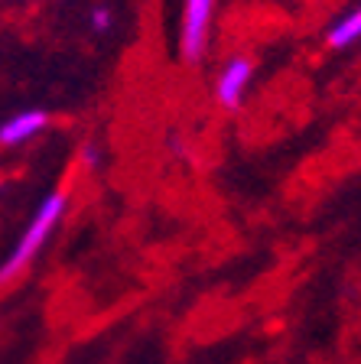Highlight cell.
Returning a JSON list of instances; mask_svg holds the SVG:
<instances>
[{
  "label": "cell",
  "mask_w": 361,
  "mask_h": 364,
  "mask_svg": "<svg viewBox=\"0 0 361 364\" xmlns=\"http://www.w3.org/2000/svg\"><path fill=\"white\" fill-rule=\"evenodd\" d=\"M66 208H68V189L49 192V196H46L43 202L36 205V212H33V218L26 221L23 235L16 237L14 250H10L7 257L0 260V287L14 283L16 277H20V273L26 270L33 260H36V254L43 250V244L49 241V235H53L56 228H59Z\"/></svg>",
  "instance_id": "obj_1"
},
{
  "label": "cell",
  "mask_w": 361,
  "mask_h": 364,
  "mask_svg": "<svg viewBox=\"0 0 361 364\" xmlns=\"http://www.w3.org/2000/svg\"><path fill=\"white\" fill-rule=\"evenodd\" d=\"M219 0H182V20H179V55L186 65H199L209 53L211 36V16H215Z\"/></svg>",
  "instance_id": "obj_2"
},
{
  "label": "cell",
  "mask_w": 361,
  "mask_h": 364,
  "mask_svg": "<svg viewBox=\"0 0 361 364\" xmlns=\"http://www.w3.org/2000/svg\"><path fill=\"white\" fill-rule=\"evenodd\" d=\"M251 82H254V59L251 55H231L221 65L219 78H215V101L225 111H238L244 105V95H248Z\"/></svg>",
  "instance_id": "obj_3"
},
{
  "label": "cell",
  "mask_w": 361,
  "mask_h": 364,
  "mask_svg": "<svg viewBox=\"0 0 361 364\" xmlns=\"http://www.w3.org/2000/svg\"><path fill=\"white\" fill-rule=\"evenodd\" d=\"M49 127V114L43 107H26V111L10 114L7 121L0 124V146H23L30 144L33 136H39Z\"/></svg>",
  "instance_id": "obj_4"
},
{
  "label": "cell",
  "mask_w": 361,
  "mask_h": 364,
  "mask_svg": "<svg viewBox=\"0 0 361 364\" xmlns=\"http://www.w3.org/2000/svg\"><path fill=\"white\" fill-rule=\"evenodd\" d=\"M358 39H361V7L348 10V14L332 23L329 33H325L329 49H348V46H355Z\"/></svg>",
  "instance_id": "obj_5"
},
{
  "label": "cell",
  "mask_w": 361,
  "mask_h": 364,
  "mask_svg": "<svg viewBox=\"0 0 361 364\" xmlns=\"http://www.w3.org/2000/svg\"><path fill=\"white\" fill-rule=\"evenodd\" d=\"M88 23H91V30L98 33V36H105V33H111L114 26V14L108 4H95V7L88 10Z\"/></svg>",
  "instance_id": "obj_6"
},
{
  "label": "cell",
  "mask_w": 361,
  "mask_h": 364,
  "mask_svg": "<svg viewBox=\"0 0 361 364\" xmlns=\"http://www.w3.org/2000/svg\"><path fill=\"white\" fill-rule=\"evenodd\" d=\"M85 163H88V166H95V163H98V150H95V146H85Z\"/></svg>",
  "instance_id": "obj_7"
}]
</instances>
